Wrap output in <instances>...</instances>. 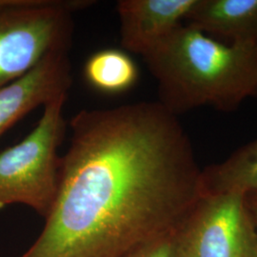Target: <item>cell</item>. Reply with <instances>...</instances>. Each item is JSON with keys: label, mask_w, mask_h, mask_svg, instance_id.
Masks as SVG:
<instances>
[{"label": "cell", "mask_w": 257, "mask_h": 257, "mask_svg": "<svg viewBox=\"0 0 257 257\" xmlns=\"http://www.w3.org/2000/svg\"><path fill=\"white\" fill-rule=\"evenodd\" d=\"M69 53L55 51L24 75L0 87V137L32 110L67 97L73 83Z\"/></svg>", "instance_id": "cell-6"}, {"label": "cell", "mask_w": 257, "mask_h": 257, "mask_svg": "<svg viewBox=\"0 0 257 257\" xmlns=\"http://www.w3.org/2000/svg\"><path fill=\"white\" fill-rule=\"evenodd\" d=\"M141 56L157 102L176 116L204 106L234 111L257 96V46L222 43L182 23Z\"/></svg>", "instance_id": "cell-2"}, {"label": "cell", "mask_w": 257, "mask_h": 257, "mask_svg": "<svg viewBox=\"0 0 257 257\" xmlns=\"http://www.w3.org/2000/svg\"><path fill=\"white\" fill-rule=\"evenodd\" d=\"M201 185L202 195L231 191L257 192V139L219 163L202 169Z\"/></svg>", "instance_id": "cell-9"}, {"label": "cell", "mask_w": 257, "mask_h": 257, "mask_svg": "<svg viewBox=\"0 0 257 257\" xmlns=\"http://www.w3.org/2000/svg\"><path fill=\"white\" fill-rule=\"evenodd\" d=\"M66 99L46 105L36 128L0 153V209L22 204L44 218L49 214L59 184L58 149L67 128L63 117Z\"/></svg>", "instance_id": "cell-4"}, {"label": "cell", "mask_w": 257, "mask_h": 257, "mask_svg": "<svg viewBox=\"0 0 257 257\" xmlns=\"http://www.w3.org/2000/svg\"><path fill=\"white\" fill-rule=\"evenodd\" d=\"M86 80L99 92L116 94L126 92L138 81L135 61L118 49H103L94 53L84 67Z\"/></svg>", "instance_id": "cell-10"}, {"label": "cell", "mask_w": 257, "mask_h": 257, "mask_svg": "<svg viewBox=\"0 0 257 257\" xmlns=\"http://www.w3.org/2000/svg\"><path fill=\"white\" fill-rule=\"evenodd\" d=\"M90 0H0V87L35 68L47 55L70 50L76 11Z\"/></svg>", "instance_id": "cell-3"}, {"label": "cell", "mask_w": 257, "mask_h": 257, "mask_svg": "<svg viewBox=\"0 0 257 257\" xmlns=\"http://www.w3.org/2000/svg\"><path fill=\"white\" fill-rule=\"evenodd\" d=\"M125 257H177L175 232L152 240Z\"/></svg>", "instance_id": "cell-11"}, {"label": "cell", "mask_w": 257, "mask_h": 257, "mask_svg": "<svg viewBox=\"0 0 257 257\" xmlns=\"http://www.w3.org/2000/svg\"><path fill=\"white\" fill-rule=\"evenodd\" d=\"M177 257H257L245 193L203 194L175 231Z\"/></svg>", "instance_id": "cell-5"}, {"label": "cell", "mask_w": 257, "mask_h": 257, "mask_svg": "<svg viewBox=\"0 0 257 257\" xmlns=\"http://www.w3.org/2000/svg\"><path fill=\"white\" fill-rule=\"evenodd\" d=\"M186 23L230 44L257 46V0H196Z\"/></svg>", "instance_id": "cell-8"}, {"label": "cell", "mask_w": 257, "mask_h": 257, "mask_svg": "<svg viewBox=\"0 0 257 257\" xmlns=\"http://www.w3.org/2000/svg\"><path fill=\"white\" fill-rule=\"evenodd\" d=\"M55 203L20 257H125L174 233L202 196V169L158 102L82 110L70 121Z\"/></svg>", "instance_id": "cell-1"}, {"label": "cell", "mask_w": 257, "mask_h": 257, "mask_svg": "<svg viewBox=\"0 0 257 257\" xmlns=\"http://www.w3.org/2000/svg\"><path fill=\"white\" fill-rule=\"evenodd\" d=\"M245 200L257 231V192L245 193Z\"/></svg>", "instance_id": "cell-12"}, {"label": "cell", "mask_w": 257, "mask_h": 257, "mask_svg": "<svg viewBox=\"0 0 257 257\" xmlns=\"http://www.w3.org/2000/svg\"><path fill=\"white\" fill-rule=\"evenodd\" d=\"M196 0H119L120 43L142 55L183 23Z\"/></svg>", "instance_id": "cell-7"}]
</instances>
